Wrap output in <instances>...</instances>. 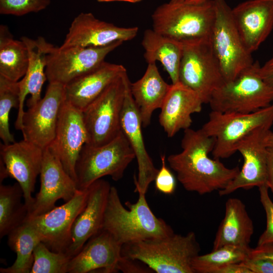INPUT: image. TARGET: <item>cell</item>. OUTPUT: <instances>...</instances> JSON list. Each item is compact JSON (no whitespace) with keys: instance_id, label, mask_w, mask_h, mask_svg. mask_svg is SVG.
<instances>
[{"instance_id":"31","label":"cell","mask_w":273,"mask_h":273,"mask_svg":"<svg viewBox=\"0 0 273 273\" xmlns=\"http://www.w3.org/2000/svg\"><path fill=\"white\" fill-rule=\"evenodd\" d=\"M22 190L16 182L12 185H0V238L8 236L23 224L28 215V209Z\"/></svg>"},{"instance_id":"41","label":"cell","mask_w":273,"mask_h":273,"mask_svg":"<svg viewBox=\"0 0 273 273\" xmlns=\"http://www.w3.org/2000/svg\"><path fill=\"white\" fill-rule=\"evenodd\" d=\"M259 72L266 83L273 86V54L271 57L263 66H260Z\"/></svg>"},{"instance_id":"14","label":"cell","mask_w":273,"mask_h":273,"mask_svg":"<svg viewBox=\"0 0 273 273\" xmlns=\"http://www.w3.org/2000/svg\"><path fill=\"white\" fill-rule=\"evenodd\" d=\"M88 143V135L82 111L65 100L61 110L55 138L48 148L75 181L76 163L82 147Z\"/></svg>"},{"instance_id":"24","label":"cell","mask_w":273,"mask_h":273,"mask_svg":"<svg viewBox=\"0 0 273 273\" xmlns=\"http://www.w3.org/2000/svg\"><path fill=\"white\" fill-rule=\"evenodd\" d=\"M203 102L193 90L180 82L171 84L161 108L159 122L168 138L190 128L191 116L199 113Z\"/></svg>"},{"instance_id":"11","label":"cell","mask_w":273,"mask_h":273,"mask_svg":"<svg viewBox=\"0 0 273 273\" xmlns=\"http://www.w3.org/2000/svg\"><path fill=\"white\" fill-rule=\"evenodd\" d=\"M122 43L117 41L102 47H54L47 57V80L65 86L98 67Z\"/></svg>"},{"instance_id":"28","label":"cell","mask_w":273,"mask_h":273,"mask_svg":"<svg viewBox=\"0 0 273 273\" xmlns=\"http://www.w3.org/2000/svg\"><path fill=\"white\" fill-rule=\"evenodd\" d=\"M142 44L147 63L159 61L168 74L172 84L179 82L183 42L148 29L144 33Z\"/></svg>"},{"instance_id":"5","label":"cell","mask_w":273,"mask_h":273,"mask_svg":"<svg viewBox=\"0 0 273 273\" xmlns=\"http://www.w3.org/2000/svg\"><path fill=\"white\" fill-rule=\"evenodd\" d=\"M134 158V153L122 130L106 144L95 147L85 144L75 166L77 189H85L105 176L118 181Z\"/></svg>"},{"instance_id":"23","label":"cell","mask_w":273,"mask_h":273,"mask_svg":"<svg viewBox=\"0 0 273 273\" xmlns=\"http://www.w3.org/2000/svg\"><path fill=\"white\" fill-rule=\"evenodd\" d=\"M27 48L29 56L26 73L19 81L20 85V103L15 128L22 130L24 100L28 94L31 95L27 101L28 108L35 105L41 99V92L44 82L47 80L46 74L47 57L54 46L42 37L32 39L27 36L21 38Z\"/></svg>"},{"instance_id":"26","label":"cell","mask_w":273,"mask_h":273,"mask_svg":"<svg viewBox=\"0 0 273 273\" xmlns=\"http://www.w3.org/2000/svg\"><path fill=\"white\" fill-rule=\"evenodd\" d=\"M170 86L162 77L156 63L148 64L143 76L136 81L130 82V92L143 127L150 124L154 111L161 109Z\"/></svg>"},{"instance_id":"43","label":"cell","mask_w":273,"mask_h":273,"mask_svg":"<svg viewBox=\"0 0 273 273\" xmlns=\"http://www.w3.org/2000/svg\"><path fill=\"white\" fill-rule=\"evenodd\" d=\"M266 185L273 194V149L267 148Z\"/></svg>"},{"instance_id":"3","label":"cell","mask_w":273,"mask_h":273,"mask_svg":"<svg viewBox=\"0 0 273 273\" xmlns=\"http://www.w3.org/2000/svg\"><path fill=\"white\" fill-rule=\"evenodd\" d=\"M200 246L193 232L124 244L121 255L138 260L157 273H194L193 259Z\"/></svg>"},{"instance_id":"8","label":"cell","mask_w":273,"mask_h":273,"mask_svg":"<svg viewBox=\"0 0 273 273\" xmlns=\"http://www.w3.org/2000/svg\"><path fill=\"white\" fill-rule=\"evenodd\" d=\"M182 42L179 81L196 92L204 104H208L213 92L225 82L210 39Z\"/></svg>"},{"instance_id":"32","label":"cell","mask_w":273,"mask_h":273,"mask_svg":"<svg viewBox=\"0 0 273 273\" xmlns=\"http://www.w3.org/2000/svg\"><path fill=\"white\" fill-rule=\"evenodd\" d=\"M251 248L225 245L209 253L197 255L192 261L194 273H215L220 267L231 263H240L249 257Z\"/></svg>"},{"instance_id":"25","label":"cell","mask_w":273,"mask_h":273,"mask_svg":"<svg viewBox=\"0 0 273 273\" xmlns=\"http://www.w3.org/2000/svg\"><path fill=\"white\" fill-rule=\"evenodd\" d=\"M126 71L121 65L104 61L65 86L66 101L82 111Z\"/></svg>"},{"instance_id":"33","label":"cell","mask_w":273,"mask_h":273,"mask_svg":"<svg viewBox=\"0 0 273 273\" xmlns=\"http://www.w3.org/2000/svg\"><path fill=\"white\" fill-rule=\"evenodd\" d=\"M20 85L18 81L0 75V138L3 143L15 142L9 127V114L12 108H19Z\"/></svg>"},{"instance_id":"7","label":"cell","mask_w":273,"mask_h":273,"mask_svg":"<svg viewBox=\"0 0 273 273\" xmlns=\"http://www.w3.org/2000/svg\"><path fill=\"white\" fill-rule=\"evenodd\" d=\"M273 124V103L250 113H222L212 111L207 121L200 128L206 135L215 139L212 151L213 158H228L237 152L238 143L261 126Z\"/></svg>"},{"instance_id":"42","label":"cell","mask_w":273,"mask_h":273,"mask_svg":"<svg viewBox=\"0 0 273 273\" xmlns=\"http://www.w3.org/2000/svg\"><path fill=\"white\" fill-rule=\"evenodd\" d=\"M215 273H251L241 262L231 263L218 269Z\"/></svg>"},{"instance_id":"30","label":"cell","mask_w":273,"mask_h":273,"mask_svg":"<svg viewBox=\"0 0 273 273\" xmlns=\"http://www.w3.org/2000/svg\"><path fill=\"white\" fill-rule=\"evenodd\" d=\"M8 244L16 254V259L10 266L0 268L1 273H30L33 262V252L41 241L37 233L26 221L8 235Z\"/></svg>"},{"instance_id":"36","label":"cell","mask_w":273,"mask_h":273,"mask_svg":"<svg viewBox=\"0 0 273 273\" xmlns=\"http://www.w3.org/2000/svg\"><path fill=\"white\" fill-rule=\"evenodd\" d=\"M261 203L264 209L266 218L265 231L259 238L257 246L273 243V202L268 195V187L263 185L258 187Z\"/></svg>"},{"instance_id":"44","label":"cell","mask_w":273,"mask_h":273,"mask_svg":"<svg viewBox=\"0 0 273 273\" xmlns=\"http://www.w3.org/2000/svg\"><path fill=\"white\" fill-rule=\"evenodd\" d=\"M9 177L6 167L3 161L0 159V181L1 183L3 181V180Z\"/></svg>"},{"instance_id":"18","label":"cell","mask_w":273,"mask_h":273,"mask_svg":"<svg viewBox=\"0 0 273 273\" xmlns=\"http://www.w3.org/2000/svg\"><path fill=\"white\" fill-rule=\"evenodd\" d=\"M130 84L127 75L121 126L138 163V174L137 178H134L135 192L146 195L150 184L155 180L159 169L155 167L146 150L142 130V122L130 92Z\"/></svg>"},{"instance_id":"19","label":"cell","mask_w":273,"mask_h":273,"mask_svg":"<svg viewBox=\"0 0 273 273\" xmlns=\"http://www.w3.org/2000/svg\"><path fill=\"white\" fill-rule=\"evenodd\" d=\"M138 30L137 27H119L97 19L91 13H81L72 21L60 47H104L131 40Z\"/></svg>"},{"instance_id":"16","label":"cell","mask_w":273,"mask_h":273,"mask_svg":"<svg viewBox=\"0 0 273 273\" xmlns=\"http://www.w3.org/2000/svg\"><path fill=\"white\" fill-rule=\"evenodd\" d=\"M270 126L257 128L236 146V151L243 158V164L236 176L223 189L221 196L228 195L239 189H250L266 185L267 147L265 139Z\"/></svg>"},{"instance_id":"10","label":"cell","mask_w":273,"mask_h":273,"mask_svg":"<svg viewBox=\"0 0 273 273\" xmlns=\"http://www.w3.org/2000/svg\"><path fill=\"white\" fill-rule=\"evenodd\" d=\"M126 71L112 82L82 112L88 144L99 146L121 131V116L125 92Z\"/></svg>"},{"instance_id":"12","label":"cell","mask_w":273,"mask_h":273,"mask_svg":"<svg viewBox=\"0 0 273 273\" xmlns=\"http://www.w3.org/2000/svg\"><path fill=\"white\" fill-rule=\"evenodd\" d=\"M88 192V188L78 190L71 199L62 205L25 221L34 229L41 241L51 250L66 252L72 225L86 205Z\"/></svg>"},{"instance_id":"17","label":"cell","mask_w":273,"mask_h":273,"mask_svg":"<svg viewBox=\"0 0 273 273\" xmlns=\"http://www.w3.org/2000/svg\"><path fill=\"white\" fill-rule=\"evenodd\" d=\"M40 187L26 219L43 214L53 209L56 202H66L77 193L76 183L67 173L60 160L47 148L43 151L40 173Z\"/></svg>"},{"instance_id":"39","label":"cell","mask_w":273,"mask_h":273,"mask_svg":"<svg viewBox=\"0 0 273 273\" xmlns=\"http://www.w3.org/2000/svg\"><path fill=\"white\" fill-rule=\"evenodd\" d=\"M241 263L251 273H273V261L267 259L248 257Z\"/></svg>"},{"instance_id":"48","label":"cell","mask_w":273,"mask_h":273,"mask_svg":"<svg viewBox=\"0 0 273 273\" xmlns=\"http://www.w3.org/2000/svg\"><path fill=\"white\" fill-rule=\"evenodd\" d=\"M186 0H170L169 2L171 3H178L184 2Z\"/></svg>"},{"instance_id":"4","label":"cell","mask_w":273,"mask_h":273,"mask_svg":"<svg viewBox=\"0 0 273 273\" xmlns=\"http://www.w3.org/2000/svg\"><path fill=\"white\" fill-rule=\"evenodd\" d=\"M214 18L213 0L198 4L169 2L158 7L152 15L153 29L181 41L210 39Z\"/></svg>"},{"instance_id":"6","label":"cell","mask_w":273,"mask_h":273,"mask_svg":"<svg viewBox=\"0 0 273 273\" xmlns=\"http://www.w3.org/2000/svg\"><path fill=\"white\" fill-rule=\"evenodd\" d=\"M258 61L234 79L224 82L212 94L208 104L211 110L222 113H250L273 103V86L260 75Z\"/></svg>"},{"instance_id":"35","label":"cell","mask_w":273,"mask_h":273,"mask_svg":"<svg viewBox=\"0 0 273 273\" xmlns=\"http://www.w3.org/2000/svg\"><path fill=\"white\" fill-rule=\"evenodd\" d=\"M50 4V0H0V13L23 16L43 10Z\"/></svg>"},{"instance_id":"27","label":"cell","mask_w":273,"mask_h":273,"mask_svg":"<svg viewBox=\"0 0 273 273\" xmlns=\"http://www.w3.org/2000/svg\"><path fill=\"white\" fill-rule=\"evenodd\" d=\"M254 233L253 221L246 206L239 199L225 202L224 216L215 235L213 250L225 245L249 247Z\"/></svg>"},{"instance_id":"9","label":"cell","mask_w":273,"mask_h":273,"mask_svg":"<svg viewBox=\"0 0 273 273\" xmlns=\"http://www.w3.org/2000/svg\"><path fill=\"white\" fill-rule=\"evenodd\" d=\"M215 18L210 40L225 82L236 78L254 61L246 49L225 0H213Z\"/></svg>"},{"instance_id":"46","label":"cell","mask_w":273,"mask_h":273,"mask_svg":"<svg viewBox=\"0 0 273 273\" xmlns=\"http://www.w3.org/2000/svg\"><path fill=\"white\" fill-rule=\"evenodd\" d=\"M99 2H113V1H122V2H129L131 3H138L142 1V0H97Z\"/></svg>"},{"instance_id":"34","label":"cell","mask_w":273,"mask_h":273,"mask_svg":"<svg viewBox=\"0 0 273 273\" xmlns=\"http://www.w3.org/2000/svg\"><path fill=\"white\" fill-rule=\"evenodd\" d=\"M72 257L66 252L51 250L40 242L33 252V262L30 273H68Z\"/></svg>"},{"instance_id":"47","label":"cell","mask_w":273,"mask_h":273,"mask_svg":"<svg viewBox=\"0 0 273 273\" xmlns=\"http://www.w3.org/2000/svg\"><path fill=\"white\" fill-rule=\"evenodd\" d=\"M206 0H186L185 2L189 4H198L202 3Z\"/></svg>"},{"instance_id":"37","label":"cell","mask_w":273,"mask_h":273,"mask_svg":"<svg viewBox=\"0 0 273 273\" xmlns=\"http://www.w3.org/2000/svg\"><path fill=\"white\" fill-rule=\"evenodd\" d=\"M165 155L161 156V167L155 179L157 190L166 195H171L175 191L176 180L171 171L166 167Z\"/></svg>"},{"instance_id":"21","label":"cell","mask_w":273,"mask_h":273,"mask_svg":"<svg viewBox=\"0 0 273 273\" xmlns=\"http://www.w3.org/2000/svg\"><path fill=\"white\" fill-rule=\"evenodd\" d=\"M234 22L248 52L256 51L273 29V0H248L233 9Z\"/></svg>"},{"instance_id":"1","label":"cell","mask_w":273,"mask_h":273,"mask_svg":"<svg viewBox=\"0 0 273 273\" xmlns=\"http://www.w3.org/2000/svg\"><path fill=\"white\" fill-rule=\"evenodd\" d=\"M181 151L170 155L167 161L177 178L187 191L199 195L225 188L239 172L238 166L226 167L219 159H212L215 139L199 129L184 130Z\"/></svg>"},{"instance_id":"45","label":"cell","mask_w":273,"mask_h":273,"mask_svg":"<svg viewBox=\"0 0 273 273\" xmlns=\"http://www.w3.org/2000/svg\"><path fill=\"white\" fill-rule=\"evenodd\" d=\"M265 142L267 148H271L273 149V131L269 129L265 139Z\"/></svg>"},{"instance_id":"15","label":"cell","mask_w":273,"mask_h":273,"mask_svg":"<svg viewBox=\"0 0 273 273\" xmlns=\"http://www.w3.org/2000/svg\"><path fill=\"white\" fill-rule=\"evenodd\" d=\"M0 146V159L5 165L9 176L20 186L28 214L33 203L32 194L41 171L44 150L24 139L1 144Z\"/></svg>"},{"instance_id":"20","label":"cell","mask_w":273,"mask_h":273,"mask_svg":"<svg viewBox=\"0 0 273 273\" xmlns=\"http://www.w3.org/2000/svg\"><path fill=\"white\" fill-rule=\"evenodd\" d=\"M111 187L108 181L101 178L88 187L86 205L73 223L70 243L66 251L72 257L102 230Z\"/></svg>"},{"instance_id":"40","label":"cell","mask_w":273,"mask_h":273,"mask_svg":"<svg viewBox=\"0 0 273 273\" xmlns=\"http://www.w3.org/2000/svg\"><path fill=\"white\" fill-rule=\"evenodd\" d=\"M249 258L267 259L273 261V243L257 246L251 249Z\"/></svg>"},{"instance_id":"2","label":"cell","mask_w":273,"mask_h":273,"mask_svg":"<svg viewBox=\"0 0 273 273\" xmlns=\"http://www.w3.org/2000/svg\"><path fill=\"white\" fill-rule=\"evenodd\" d=\"M122 204L117 189L111 186L104 213L102 230L110 233L122 246L142 240L157 239L174 233L163 219L150 209L145 194H139L136 203Z\"/></svg>"},{"instance_id":"29","label":"cell","mask_w":273,"mask_h":273,"mask_svg":"<svg viewBox=\"0 0 273 273\" xmlns=\"http://www.w3.org/2000/svg\"><path fill=\"white\" fill-rule=\"evenodd\" d=\"M29 56L24 42L13 38L6 25L0 26V75L18 81L25 75Z\"/></svg>"},{"instance_id":"38","label":"cell","mask_w":273,"mask_h":273,"mask_svg":"<svg viewBox=\"0 0 273 273\" xmlns=\"http://www.w3.org/2000/svg\"><path fill=\"white\" fill-rule=\"evenodd\" d=\"M117 268L124 273H150L153 271L141 261L122 256L119 259Z\"/></svg>"},{"instance_id":"22","label":"cell","mask_w":273,"mask_h":273,"mask_svg":"<svg viewBox=\"0 0 273 273\" xmlns=\"http://www.w3.org/2000/svg\"><path fill=\"white\" fill-rule=\"evenodd\" d=\"M122 245L108 232L101 230L92 237L81 250L71 259L68 273L118 272Z\"/></svg>"},{"instance_id":"13","label":"cell","mask_w":273,"mask_h":273,"mask_svg":"<svg viewBox=\"0 0 273 273\" xmlns=\"http://www.w3.org/2000/svg\"><path fill=\"white\" fill-rule=\"evenodd\" d=\"M65 100V86L49 83L43 97L24 111L21 130L23 139L43 150L49 147L55 138Z\"/></svg>"}]
</instances>
